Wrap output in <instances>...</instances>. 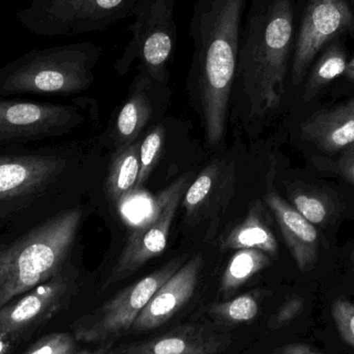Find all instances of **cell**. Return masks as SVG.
<instances>
[{"instance_id":"23","label":"cell","mask_w":354,"mask_h":354,"mask_svg":"<svg viewBox=\"0 0 354 354\" xmlns=\"http://www.w3.org/2000/svg\"><path fill=\"white\" fill-rule=\"evenodd\" d=\"M259 292H248L228 301L208 305L204 314L223 328L247 324L259 313Z\"/></svg>"},{"instance_id":"16","label":"cell","mask_w":354,"mask_h":354,"mask_svg":"<svg viewBox=\"0 0 354 354\" xmlns=\"http://www.w3.org/2000/svg\"><path fill=\"white\" fill-rule=\"evenodd\" d=\"M266 201L297 266L301 270H307L317 258L318 233L315 227L276 192H268Z\"/></svg>"},{"instance_id":"2","label":"cell","mask_w":354,"mask_h":354,"mask_svg":"<svg viewBox=\"0 0 354 354\" xmlns=\"http://www.w3.org/2000/svg\"><path fill=\"white\" fill-rule=\"evenodd\" d=\"M84 214L66 204L0 229V309L72 262Z\"/></svg>"},{"instance_id":"32","label":"cell","mask_w":354,"mask_h":354,"mask_svg":"<svg viewBox=\"0 0 354 354\" xmlns=\"http://www.w3.org/2000/svg\"><path fill=\"white\" fill-rule=\"evenodd\" d=\"M309 354H315V353H309Z\"/></svg>"},{"instance_id":"7","label":"cell","mask_w":354,"mask_h":354,"mask_svg":"<svg viewBox=\"0 0 354 354\" xmlns=\"http://www.w3.org/2000/svg\"><path fill=\"white\" fill-rule=\"evenodd\" d=\"M83 122L77 104L0 97V149L53 143Z\"/></svg>"},{"instance_id":"4","label":"cell","mask_w":354,"mask_h":354,"mask_svg":"<svg viewBox=\"0 0 354 354\" xmlns=\"http://www.w3.org/2000/svg\"><path fill=\"white\" fill-rule=\"evenodd\" d=\"M75 164L59 143L0 149V229L66 205Z\"/></svg>"},{"instance_id":"6","label":"cell","mask_w":354,"mask_h":354,"mask_svg":"<svg viewBox=\"0 0 354 354\" xmlns=\"http://www.w3.org/2000/svg\"><path fill=\"white\" fill-rule=\"evenodd\" d=\"M176 0H138L128 27L131 39L115 64L120 74L138 60L142 73L165 83L168 66L177 44V24L174 21Z\"/></svg>"},{"instance_id":"25","label":"cell","mask_w":354,"mask_h":354,"mask_svg":"<svg viewBox=\"0 0 354 354\" xmlns=\"http://www.w3.org/2000/svg\"><path fill=\"white\" fill-rule=\"evenodd\" d=\"M292 202L295 209L311 224H322L328 218V203L322 196L299 192L293 195Z\"/></svg>"},{"instance_id":"10","label":"cell","mask_w":354,"mask_h":354,"mask_svg":"<svg viewBox=\"0 0 354 354\" xmlns=\"http://www.w3.org/2000/svg\"><path fill=\"white\" fill-rule=\"evenodd\" d=\"M138 0H35L21 14L30 30L45 35H74L107 29L128 18Z\"/></svg>"},{"instance_id":"21","label":"cell","mask_w":354,"mask_h":354,"mask_svg":"<svg viewBox=\"0 0 354 354\" xmlns=\"http://www.w3.org/2000/svg\"><path fill=\"white\" fill-rule=\"evenodd\" d=\"M139 174L140 145L134 142L122 147L112 161L106 179V189L114 205H120L127 196L136 191Z\"/></svg>"},{"instance_id":"3","label":"cell","mask_w":354,"mask_h":354,"mask_svg":"<svg viewBox=\"0 0 354 354\" xmlns=\"http://www.w3.org/2000/svg\"><path fill=\"white\" fill-rule=\"evenodd\" d=\"M295 12L297 0H252L250 4L235 82L252 115H266L282 101L295 44Z\"/></svg>"},{"instance_id":"17","label":"cell","mask_w":354,"mask_h":354,"mask_svg":"<svg viewBox=\"0 0 354 354\" xmlns=\"http://www.w3.org/2000/svg\"><path fill=\"white\" fill-rule=\"evenodd\" d=\"M301 137L322 151L336 153L354 143V97L310 116L301 124Z\"/></svg>"},{"instance_id":"1","label":"cell","mask_w":354,"mask_h":354,"mask_svg":"<svg viewBox=\"0 0 354 354\" xmlns=\"http://www.w3.org/2000/svg\"><path fill=\"white\" fill-rule=\"evenodd\" d=\"M248 0H197L189 23V83L197 93L209 145L222 140L234 86Z\"/></svg>"},{"instance_id":"18","label":"cell","mask_w":354,"mask_h":354,"mask_svg":"<svg viewBox=\"0 0 354 354\" xmlns=\"http://www.w3.org/2000/svg\"><path fill=\"white\" fill-rule=\"evenodd\" d=\"M222 250L257 249L270 255H276L278 243L266 220L261 202L251 204L249 212L235 225L220 243Z\"/></svg>"},{"instance_id":"20","label":"cell","mask_w":354,"mask_h":354,"mask_svg":"<svg viewBox=\"0 0 354 354\" xmlns=\"http://www.w3.org/2000/svg\"><path fill=\"white\" fill-rule=\"evenodd\" d=\"M344 39L345 37L334 39L312 64L304 87L303 99L306 103L311 102L322 89L344 75L351 59Z\"/></svg>"},{"instance_id":"15","label":"cell","mask_w":354,"mask_h":354,"mask_svg":"<svg viewBox=\"0 0 354 354\" xmlns=\"http://www.w3.org/2000/svg\"><path fill=\"white\" fill-rule=\"evenodd\" d=\"M234 170L224 162H214L187 187L183 195L187 222L198 224L226 207L234 192Z\"/></svg>"},{"instance_id":"30","label":"cell","mask_w":354,"mask_h":354,"mask_svg":"<svg viewBox=\"0 0 354 354\" xmlns=\"http://www.w3.org/2000/svg\"><path fill=\"white\" fill-rule=\"evenodd\" d=\"M344 320L347 330H348L349 334L354 339V313L347 312V315H345Z\"/></svg>"},{"instance_id":"28","label":"cell","mask_w":354,"mask_h":354,"mask_svg":"<svg viewBox=\"0 0 354 354\" xmlns=\"http://www.w3.org/2000/svg\"><path fill=\"white\" fill-rule=\"evenodd\" d=\"M113 345L114 342L103 343L102 346H100V348L95 349V351H84V353L78 354H111L112 351H113Z\"/></svg>"},{"instance_id":"13","label":"cell","mask_w":354,"mask_h":354,"mask_svg":"<svg viewBox=\"0 0 354 354\" xmlns=\"http://www.w3.org/2000/svg\"><path fill=\"white\" fill-rule=\"evenodd\" d=\"M232 343L226 328L214 322H189L142 342L122 345L111 354H220Z\"/></svg>"},{"instance_id":"11","label":"cell","mask_w":354,"mask_h":354,"mask_svg":"<svg viewBox=\"0 0 354 354\" xmlns=\"http://www.w3.org/2000/svg\"><path fill=\"white\" fill-rule=\"evenodd\" d=\"M189 174L179 177L161 192L153 202V212L129 236L118 261L102 289L106 290L126 280L153 258L163 253L179 203L189 185Z\"/></svg>"},{"instance_id":"19","label":"cell","mask_w":354,"mask_h":354,"mask_svg":"<svg viewBox=\"0 0 354 354\" xmlns=\"http://www.w3.org/2000/svg\"><path fill=\"white\" fill-rule=\"evenodd\" d=\"M156 81L147 73H141L133 83L132 93L120 110L116 124L118 138L124 147L134 143L149 122L151 115L149 93Z\"/></svg>"},{"instance_id":"31","label":"cell","mask_w":354,"mask_h":354,"mask_svg":"<svg viewBox=\"0 0 354 354\" xmlns=\"http://www.w3.org/2000/svg\"><path fill=\"white\" fill-rule=\"evenodd\" d=\"M349 2H351V3H354V0H348Z\"/></svg>"},{"instance_id":"14","label":"cell","mask_w":354,"mask_h":354,"mask_svg":"<svg viewBox=\"0 0 354 354\" xmlns=\"http://www.w3.org/2000/svg\"><path fill=\"white\" fill-rule=\"evenodd\" d=\"M204 260L201 254L183 266L153 295L139 314L129 334H145L167 324L193 297Z\"/></svg>"},{"instance_id":"29","label":"cell","mask_w":354,"mask_h":354,"mask_svg":"<svg viewBox=\"0 0 354 354\" xmlns=\"http://www.w3.org/2000/svg\"><path fill=\"white\" fill-rule=\"evenodd\" d=\"M343 77H344V79L347 82L353 83L354 84V54L353 57H351V59H349L346 71H345Z\"/></svg>"},{"instance_id":"26","label":"cell","mask_w":354,"mask_h":354,"mask_svg":"<svg viewBox=\"0 0 354 354\" xmlns=\"http://www.w3.org/2000/svg\"><path fill=\"white\" fill-rule=\"evenodd\" d=\"M75 337L66 333L48 335L32 345L25 354H73Z\"/></svg>"},{"instance_id":"9","label":"cell","mask_w":354,"mask_h":354,"mask_svg":"<svg viewBox=\"0 0 354 354\" xmlns=\"http://www.w3.org/2000/svg\"><path fill=\"white\" fill-rule=\"evenodd\" d=\"M187 261V255L174 258L138 282L126 287L95 311L73 326L76 340L86 343L115 342L130 333L139 314L156 292Z\"/></svg>"},{"instance_id":"12","label":"cell","mask_w":354,"mask_h":354,"mask_svg":"<svg viewBox=\"0 0 354 354\" xmlns=\"http://www.w3.org/2000/svg\"><path fill=\"white\" fill-rule=\"evenodd\" d=\"M354 33V8L348 0H305L295 27L291 82L299 86L322 50L338 37Z\"/></svg>"},{"instance_id":"8","label":"cell","mask_w":354,"mask_h":354,"mask_svg":"<svg viewBox=\"0 0 354 354\" xmlns=\"http://www.w3.org/2000/svg\"><path fill=\"white\" fill-rule=\"evenodd\" d=\"M79 270L73 262L0 309V354L8 353L70 305L79 290Z\"/></svg>"},{"instance_id":"24","label":"cell","mask_w":354,"mask_h":354,"mask_svg":"<svg viewBox=\"0 0 354 354\" xmlns=\"http://www.w3.org/2000/svg\"><path fill=\"white\" fill-rule=\"evenodd\" d=\"M165 132L162 126L156 127L140 145V174L137 181L136 191L145 185L159 161L164 145Z\"/></svg>"},{"instance_id":"27","label":"cell","mask_w":354,"mask_h":354,"mask_svg":"<svg viewBox=\"0 0 354 354\" xmlns=\"http://www.w3.org/2000/svg\"><path fill=\"white\" fill-rule=\"evenodd\" d=\"M337 164L341 176L354 185V143L345 147Z\"/></svg>"},{"instance_id":"5","label":"cell","mask_w":354,"mask_h":354,"mask_svg":"<svg viewBox=\"0 0 354 354\" xmlns=\"http://www.w3.org/2000/svg\"><path fill=\"white\" fill-rule=\"evenodd\" d=\"M102 53L91 41L29 52L0 68V97L81 93L95 81Z\"/></svg>"},{"instance_id":"22","label":"cell","mask_w":354,"mask_h":354,"mask_svg":"<svg viewBox=\"0 0 354 354\" xmlns=\"http://www.w3.org/2000/svg\"><path fill=\"white\" fill-rule=\"evenodd\" d=\"M270 264L268 254L257 249L237 250L229 260L220 284L221 299H230L252 277Z\"/></svg>"}]
</instances>
